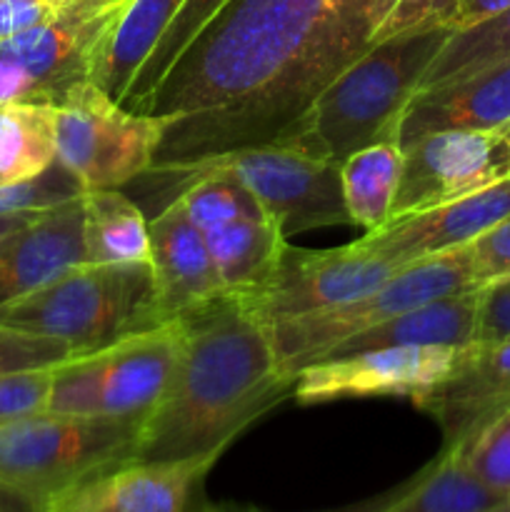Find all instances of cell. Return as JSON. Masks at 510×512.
I'll list each match as a JSON object with an SVG mask.
<instances>
[{
  "instance_id": "cell-22",
  "label": "cell",
  "mask_w": 510,
  "mask_h": 512,
  "mask_svg": "<svg viewBox=\"0 0 510 512\" xmlns=\"http://www.w3.org/2000/svg\"><path fill=\"white\" fill-rule=\"evenodd\" d=\"M203 233L220 283L235 298L258 293L288 248V235L270 218L233 220Z\"/></svg>"
},
{
  "instance_id": "cell-37",
  "label": "cell",
  "mask_w": 510,
  "mask_h": 512,
  "mask_svg": "<svg viewBox=\"0 0 510 512\" xmlns=\"http://www.w3.org/2000/svg\"><path fill=\"white\" fill-rule=\"evenodd\" d=\"M65 0H0V43L45 23Z\"/></svg>"
},
{
  "instance_id": "cell-39",
  "label": "cell",
  "mask_w": 510,
  "mask_h": 512,
  "mask_svg": "<svg viewBox=\"0 0 510 512\" xmlns=\"http://www.w3.org/2000/svg\"><path fill=\"white\" fill-rule=\"evenodd\" d=\"M0 512H45V503L0 480Z\"/></svg>"
},
{
  "instance_id": "cell-10",
  "label": "cell",
  "mask_w": 510,
  "mask_h": 512,
  "mask_svg": "<svg viewBox=\"0 0 510 512\" xmlns=\"http://www.w3.org/2000/svg\"><path fill=\"white\" fill-rule=\"evenodd\" d=\"M465 348L408 345L315 360L295 375L293 398L300 405L353 398H410L418 403L458 368Z\"/></svg>"
},
{
  "instance_id": "cell-21",
  "label": "cell",
  "mask_w": 510,
  "mask_h": 512,
  "mask_svg": "<svg viewBox=\"0 0 510 512\" xmlns=\"http://www.w3.org/2000/svg\"><path fill=\"white\" fill-rule=\"evenodd\" d=\"M508 500L475 478L455 450L443 448L408 483L353 512H488Z\"/></svg>"
},
{
  "instance_id": "cell-14",
  "label": "cell",
  "mask_w": 510,
  "mask_h": 512,
  "mask_svg": "<svg viewBox=\"0 0 510 512\" xmlns=\"http://www.w3.org/2000/svg\"><path fill=\"white\" fill-rule=\"evenodd\" d=\"M505 215H510V175L465 198L390 220L353 245L403 268L433 255L468 248Z\"/></svg>"
},
{
  "instance_id": "cell-4",
  "label": "cell",
  "mask_w": 510,
  "mask_h": 512,
  "mask_svg": "<svg viewBox=\"0 0 510 512\" xmlns=\"http://www.w3.org/2000/svg\"><path fill=\"white\" fill-rule=\"evenodd\" d=\"M150 265L80 263L45 288L0 308V325L43 335L73 353L100 350L160 325Z\"/></svg>"
},
{
  "instance_id": "cell-26",
  "label": "cell",
  "mask_w": 510,
  "mask_h": 512,
  "mask_svg": "<svg viewBox=\"0 0 510 512\" xmlns=\"http://www.w3.org/2000/svg\"><path fill=\"white\" fill-rule=\"evenodd\" d=\"M180 5L183 0H133L95 68L93 83L120 103Z\"/></svg>"
},
{
  "instance_id": "cell-24",
  "label": "cell",
  "mask_w": 510,
  "mask_h": 512,
  "mask_svg": "<svg viewBox=\"0 0 510 512\" xmlns=\"http://www.w3.org/2000/svg\"><path fill=\"white\" fill-rule=\"evenodd\" d=\"M400 175L403 148L398 140H380L345 158L340 163V188L350 225L363 228V233L388 225Z\"/></svg>"
},
{
  "instance_id": "cell-25",
  "label": "cell",
  "mask_w": 510,
  "mask_h": 512,
  "mask_svg": "<svg viewBox=\"0 0 510 512\" xmlns=\"http://www.w3.org/2000/svg\"><path fill=\"white\" fill-rule=\"evenodd\" d=\"M58 163V105H0V185L28 183Z\"/></svg>"
},
{
  "instance_id": "cell-36",
  "label": "cell",
  "mask_w": 510,
  "mask_h": 512,
  "mask_svg": "<svg viewBox=\"0 0 510 512\" xmlns=\"http://www.w3.org/2000/svg\"><path fill=\"white\" fill-rule=\"evenodd\" d=\"M510 338V278L490 283L480 290L478 333L475 343Z\"/></svg>"
},
{
  "instance_id": "cell-11",
  "label": "cell",
  "mask_w": 510,
  "mask_h": 512,
  "mask_svg": "<svg viewBox=\"0 0 510 512\" xmlns=\"http://www.w3.org/2000/svg\"><path fill=\"white\" fill-rule=\"evenodd\" d=\"M510 175V140L503 130H438L403 148L395 218L438 208Z\"/></svg>"
},
{
  "instance_id": "cell-15",
  "label": "cell",
  "mask_w": 510,
  "mask_h": 512,
  "mask_svg": "<svg viewBox=\"0 0 510 512\" xmlns=\"http://www.w3.org/2000/svg\"><path fill=\"white\" fill-rule=\"evenodd\" d=\"M180 333V320H168L95 350L103 418L143 425L168 388L178 360Z\"/></svg>"
},
{
  "instance_id": "cell-27",
  "label": "cell",
  "mask_w": 510,
  "mask_h": 512,
  "mask_svg": "<svg viewBox=\"0 0 510 512\" xmlns=\"http://www.w3.org/2000/svg\"><path fill=\"white\" fill-rule=\"evenodd\" d=\"M505 58H510V8L480 23L455 28L425 70L418 93L478 73Z\"/></svg>"
},
{
  "instance_id": "cell-8",
  "label": "cell",
  "mask_w": 510,
  "mask_h": 512,
  "mask_svg": "<svg viewBox=\"0 0 510 512\" xmlns=\"http://www.w3.org/2000/svg\"><path fill=\"white\" fill-rule=\"evenodd\" d=\"M173 118L138 113L83 80L58 103V163L88 190H120L148 175Z\"/></svg>"
},
{
  "instance_id": "cell-35",
  "label": "cell",
  "mask_w": 510,
  "mask_h": 512,
  "mask_svg": "<svg viewBox=\"0 0 510 512\" xmlns=\"http://www.w3.org/2000/svg\"><path fill=\"white\" fill-rule=\"evenodd\" d=\"M478 280L485 285L510 278V215L468 245Z\"/></svg>"
},
{
  "instance_id": "cell-9",
  "label": "cell",
  "mask_w": 510,
  "mask_h": 512,
  "mask_svg": "<svg viewBox=\"0 0 510 512\" xmlns=\"http://www.w3.org/2000/svg\"><path fill=\"white\" fill-rule=\"evenodd\" d=\"M200 173H225L240 180L285 235L350 223L340 188V165L330 160L265 143L188 163L155 165L148 175H163L183 185Z\"/></svg>"
},
{
  "instance_id": "cell-43",
  "label": "cell",
  "mask_w": 510,
  "mask_h": 512,
  "mask_svg": "<svg viewBox=\"0 0 510 512\" xmlns=\"http://www.w3.org/2000/svg\"><path fill=\"white\" fill-rule=\"evenodd\" d=\"M503 135L510 140V125H508V128H503Z\"/></svg>"
},
{
  "instance_id": "cell-23",
  "label": "cell",
  "mask_w": 510,
  "mask_h": 512,
  "mask_svg": "<svg viewBox=\"0 0 510 512\" xmlns=\"http://www.w3.org/2000/svg\"><path fill=\"white\" fill-rule=\"evenodd\" d=\"M83 248L88 263L150 265V228L143 210L120 190L83 193Z\"/></svg>"
},
{
  "instance_id": "cell-2",
  "label": "cell",
  "mask_w": 510,
  "mask_h": 512,
  "mask_svg": "<svg viewBox=\"0 0 510 512\" xmlns=\"http://www.w3.org/2000/svg\"><path fill=\"white\" fill-rule=\"evenodd\" d=\"M180 325L170 383L140 425L135 460L143 463L223 455L253 420L293 390L268 325L235 295L203 305L180 318Z\"/></svg>"
},
{
  "instance_id": "cell-32",
  "label": "cell",
  "mask_w": 510,
  "mask_h": 512,
  "mask_svg": "<svg viewBox=\"0 0 510 512\" xmlns=\"http://www.w3.org/2000/svg\"><path fill=\"white\" fill-rule=\"evenodd\" d=\"M78 195H83L78 180L63 165L55 163L40 178L28 180V183L0 185V215L33 213V210L53 208V205L73 200Z\"/></svg>"
},
{
  "instance_id": "cell-19",
  "label": "cell",
  "mask_w": 510,
  "mask_h": 512,
  "mask_svg": "<svg viewBox=\"0 0 510 512\" xmlns=\"http://www.w3.org/2000/svg\"><path fill=\"white\" fill-rule=\"evenodd\" d=\"M415 405L438 420L445 445L460 443L510 405V338L468 345L458 368Z\"/></svg>"
},
{
  "instance_id": "cell-41",
  "label": "cell",
  "mask_w": 510,
  "mask_h": 512,
  "mask_svg": "<svg viewBox=\"0 0 510 512\" xmlns=\"http://www.w3.org/2000/svg\"><path fill=\"white\" fill-rule=\"evenodd\" d=\"M198 512H263V510L250 508V505H233V503H220V505L203 503Z\"/></svg>"
},
{
  "instance_id": "cell-3",
  "label": "cell",
  "mask_w": 510,
  "mask_h": 512,
  "mask_svg": "<svg viewBox=\"0 0 510 512\" xmlns=\"http://www.w3.org/2000/svg\"><path fill=\"white\" fill-rule=\"evenodd\" d=\"M450 33L440 28L370 45L310 103L278 145L340 165L368 145L398 140L400 115Z\"/></svg>"
},
{
  "instance_id": "cell-30",
  "label": "cell",
  "mask_w": 510,
  "mask_h": 512,
  "mask_svg": "<svg viewBox=\"0 0 510 512\" xmlns=\"http://www.w3.org/2000/svg\"><path fill=\"white\" fill-rule=\"evenodd\" d=\"M445 448L455 450L475 478L510 498V405L478 425L460 443Z\"/></svg>"
},
{
  "instance_id": "cell-16",
  "label": "cell",
  "mask_w": 510,
  "mask_h": 512,
  "mask_svg": "<svg viewBox=\"0 0 510 512\" xmlns=\"http://www.w3.org/2000/svg\"><path fill=\"white\" fill-rule=\"evenodd\" d=\"M148 228L155 305L163 323L185 318L228 295L210 258L205 233L188 218L178 198L148 220Z\"/></svg>"
},
{
  "instance_id": "cell-40",
  "label": "cell",
  "mask_w": 510,
  "mask_h": 512,
  "mask_svg": "<svg viewBox=\"0 0 510 512\" xmlns=\"http://www.w3.org/2000/svg\"><path fill=\"white\" fill-rule=\"evenodd\" d=\"M35 213H40V210H33V213H13V215H0V240L5 238L8 233H13V230H18L20 225L28 223L30 218H33Z\"/></svg>"
},
{
  "instance_id": "cell-17",
  "label": "cell",
  "mask_w": 510,
  "mask_h": 512,
  "mask_svg": "<svg viewBox=\"0 0 510 512\" xmlns=\"http://www.w3.org/2000/svg\"><path fill=\"white\" fill-rule=\"evenodd\" d=\"M85 263L83 195L45 208L0 240V308Z\"/></svg>"
},
{
  "instance_id": "cell-42",
  "label": "cell",
  "mask_w": 510,
  "mask_h": 512,
  "mask_svg": "<svg viewBox=\"0 0 510 512\" xmlns=\"http://www.w3.org/2000/svg\"><path fill=\"white\" fill-rule=\"evenodd\" d=\"M488 512H510V500H508V503H503V505H498V508H493V510H488Z\"/></svg>"
},
{
  "instance_id": "cell-5",
  "label": "cell",
  "mask_w": 510,
  "mask_h": 512,
  "mask_svg": "<svg viewBox=\"0 0 510 512\" xmlns=\"http://www.w3.org/2000/svg\"><path fill=\"white\" fill-rule=\"evenodd\" d=\"M480 288L483 283L475 273L470 248H458L403 265L383 285L343 305L318 310V313L295 315V318L273 320L265 325H268L280 370L285 373V378L295 380V375L305 365L325 358L335 345L363 333V330L375 328L385 320L398 318V315L433 303V300Z\"/></svg>"
},
{
  "instance_id": "cell-7",
  "label": "cell",
  "mask_w": 510,
  "mask_h": 512,
  "mask_svg": "<svg viewBox=\"0 0 510 512\" xmlns=\"http://www.w3.org/2000/svg\"><path fill=\"white\" fill-rule=\"evenodd\" d=\"M133 0H65L58 13L0 43V105L55 103L95 68Z\"/></svg>"
},
{
  "instance_id": "cell-29",
  "label": "cell",
  "mask_w": 510,
  "mask_h": 512,
  "mask_svg": "<svg viewBox=\"0 0 510 512\" xmlns=\"http://www.w3.org/2000/svg\"><path fill=\"white\" fill-rule=\"evenodd\" d=\"M175 198L200 230H210L233 220L268 218L253 193L240 180L225 173L193 175L180 185Z\"/></svg>"
},
{
  "instance_id": "cell-6",
  "label": "cell",
  "mask_w": 510,
  "mask_h": 512,
  "mask_svg": "<svg viewBox=\"0 0 510 512\" xmlns=\"http://www.w3.org/2000/svg\"><path fill=\"white\" fill-rule=\"evenodd\" d=\"M140 423L40 413L0 425V480L48 503L113 465L135 460Z\"/></svg>"
},
{
  "instance_id": "cell-33",
  "label": "cell",
  "mask_w": 510,
  "mask_h": 512,
  "mask_svg": "<svg viewBox=\"0 0 510 512\" xmlns=\"http://www.w3.org/2000/svg\"><path fill=\"white\" fill-rule=\"evenodd\" d=\"M70 355H73V350L65 343L0 325V375L50 368V365L60 363Z\"/></svg>"
},
{
  "instance_id": "cell-1",
  "label": "cell",
  "mask_w": 510,
  "mask_h": 512,
  "mask_svg": "<svg viewBox=\"0 0 510 512\" xmlns=\"http://www.w3.org/2000/svg\"><path fill=\"white\" fill-rule=\"evenodd\" d=\"M373 25L375 0H228L138 108L173 118L155 165L278 143Z\"/></svg>"
},
{
  "instance_id": "cell-20",
  "label": "cell",
  "mask_w": 510,
  "mask_h": 512,
  "mask_svg": "<svg viewBox=\"0 0 510 512\" xmlns=\"http://www.w3.org/2000/svg\"><path fill=\"white\" fill-rule=\"evenodd\" d=\"M480 290L448 295L408 310L398 318L385 320L335 345L325 358L363 353V350L408 348V345H455V348L473 345L478 333Z\"/></svg>"
},
{
  "instance_id": "cell-28",
  "label": "cell",
  "mask_w": 510,
  "mask_h": 512,
  "mask_svg": "<svg viewBox=\"0 0 510 512\" xmlns=\"http://www.w3.org/2000/svg\"><path fill=\"white\" fill-rule=\"evenodd\" d=\"M225 3H228V0H183L180 10L175 13V18L170 20V25L165 28L163 38L158 40L153 53L148 55L143 68L138 70V75L133 78L128 93L123 95L120 103L130 110H138L140 105L145 103V98L158 88V83L165 78L170 65H173L175 60L183 55V50L198 38L200 30L225 8Z\"/></svg>"
},
{
  "instance_id": "cell-38",
  "label": "cell",
  "mask_w": 510,
  "mask_h": 512,
  "mask_svg": "<svg viewBox=\"0 0 510 512\" xmlns=\"http://www.w3.org/2000/svg\"><path fill=\"white\" fill-rule=\"evenodd\" d=\"M505 8H510V0H458V28L480 23Z\"/></svg>"
},
{
  "instance_id": "cell-31",
  "label": "cell",
  "mask_w": 510,
  "mask_h": 512,
  "mask_svg": "<svg viewBox=\"0 0 510 512\" xmlns=\"http://www.w3.org/2000/svg\"><path fill=\"white\" fill-rule=\"evenodd\" d=\"M440 28H458V0H375L373 45Z\"/></svg>"
},
{
  "instance_id": "cell-18",
  "label": "cell",
  "mask_w": 510,
  "mask_h": 512,
  "mask_svg": "<svg viewBox=\"0 0 510 512\" xmlns=\"http://www.w3.org/2000/svg\"><path fill=\"white\" fill-rule=\"evenodd\" d=\"M510 125V58L473 75L420 90L405 105L398 145L408 148L438 130H503Z\"/></svg>"
},
{
  "instance_id": "cell-12",
  "label": "cell",
  "mask_w": 510,
  "mask_h": 512,
  "mask_svg": "<svg viewBox=\"0 0 510 512\" xmlns=\"http://www.w3.org/2000/svg\"><path fill=\"white\" fill-rule=\"evenodd\" d=\"M400 265L355 248L335 250L285 248L273 278L258 293L240 298L263 323L335 308L370 293Z\"/></svg>"
},
{
  "instance_id": "cell-13",
  "label": "cell",
  "mask_w": 510,
  "mask_h": 512,
  "mask_svg": "<svg viewBox=\"0 0 510 512\" xmlns=\"http://www.w3.org/2000/svg\"><path fill=\"white\" fill-rule=\"evenodd\" d=\"M220 455L178 463L113 465L45 503V512H198L203 483Z\"/></svg>"
},
{
  "instance_id": "cell-34",
  "label": "cell",
  "mask_w": 510,
  "mask_h": 512,
  "mask_svg": "<svg viewBox=\"0 0 510 512\" xmlns=\"http://www.w3.org/2000/svg\"><path fill=\"white\" fill-rule=\"evenodd\" d=\"M50 378H53V365L0 375V425L45 413Z\"/></svg>"
}]
</instances>
